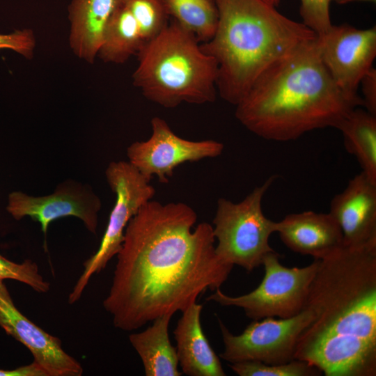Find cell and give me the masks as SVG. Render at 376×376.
Here are the masks:
<instances>
[{"mask_svg":"<svg viewBox=\"0 0 376 376\" xmlns=\"http://www.w3.org/2000/svg\"><path fill=\"white\" fill-rule=\"evenodd\" d=\"M184 203L150 200L128 222L103 307L115 327L141 328L182 312L207 290L219 289L233 267L216 253L212 226Z\"/></svg>","mask_w":376,"mask_h":376,"instance_id":"cell-1","label":"cell"},{"mask_svg":"<svg viewBox=\"0 0 376 376\" xmlns=\"http://www.w3.org/2000/svg\"><path fill=\"white\" fill-rule=\"evenodd\" d=\"M304 308L313 319L295 359L325 376L376 375V243L343 245L320 259Z\"/></svg>","mask_w":376,"mask_h":376,"instance_id":"cell-2","label":"cell"},{"mask_svg":"<svg viewBox=\"0 0 376 376\" xmlns=\"http://www.w3.org/2000/svg\"><path fill=\"white\" fill-rule=\"evenodd\" d=\"M358 107L331 77L316 36L265 71L236 105L235 117L262 139L289 141L314 130L336 128Z\"/></svg>","mask_w":376,"mask_h":376,"instance_id":"cell-3","label":"cell"},{"mask_svg":"<svg viewBox=\"0 0 376 376\" xmlns=\"http://www.w3.org/2000/svg\"><path fill=\"white\" fill-rule=\"evenodd\" d=\"M218 22L200 45L218 65L217 93L236 106L270 66L316 34L263 0H213Z\"/></svg>","mask_w":376,"mask_h":376,"instance_id":"cell-4","label":"cell"},{"mask_svg":"<svg viewBox=\"0 0 376 376\" xmlns=\"http://www.w3.org/2000/svg\"><path fill=\"white\" fill-rule=\"evenodd\" d=\"M133 84L151 102L165 108L182 102L203 104L217 96L218 65L199 42L175 21L136 54Z\"/></svg>","mask_w":376,"mask_h":376,"instance_id":"cell-5","label":"cell"},{"mask_svg":"<svg viewBox=\"0 0 376 376\" xmlns=\"http://www.w3.org/2000/svg\"><path fill=\"white\" fill-rule=\"evenodd\" d=\"M276 178L270 176L239 203L224 198L217 201L212 231L217 240L216 253L224 262L251 272L274 251L269 240L276 233L278 222L265 217L262 202Z\"/></svg>","mask_w":376,"mask_h":376,"instance_id":"cell-6","label":"cell"},{"mask_svg":"<svg viewBox=\"0 0 376 376\" xmlns=\"http://www.w3.org/2000/svg\"><path fill=\"white\" fill-rule=\"evenodd\" d=\"M280 255L269 253L263 265L265 275L260 285L251 292L233 297L220 288L207 297L223 306L244 310L253 320L265 318H288L301 312L305 306L311 284L318 271L320 259L304 267H288L279 262Z\"/></svg>","mask_w":376,"mask_h":376,"instance_id":"cell-7","label":"cell"},{"mask_svg":"<svg viewBox=\"0 0 376 376\" xmlns=\"http://www.w3.org/2000/svg\"><path fill=\"white\" fill-rule=\"evenodd\" d=\"M116 202L100 246L83 264L84 270L68 295L70 304L81 297L91 278L104 269L121 249L126 226L139 210L152 200L155 189L129 162H111L105 171Z\"/></svg>","mask_w":376,"mask_h":376,"instance_id":"cell-8","label":"cell"},{"mask_svg":"<svg viewBox=\"0 0 376 376\" xmlns=\"http://www.w3.org/2000/svg\"><path fill=\"white\" fill-rule=\"evenodd\" d=\"M313 319V313L304 308L288 318H265L253 320L239 335L233 334L219 319L224 345L220 357L230 363L245 361L280 364L295 359L297 340Z\"/></svg>","mask_w":376,"mask_h":376,"instance_id":"cell-9","label":"cell"},{"mask_svg":"<svg viewBox=\"0 0 376 376\" xmlns=\"http://www.w3.org/2000/svg\"><path fill=\"white\" fill-rule=\"evenodd\" d=\"M321 59L336 86L350 101L362 105L360 82L376 56L375 26L359 29L349 24L331 25L317 36Z\"/></svg>","mask_w":376,"mask_h":376,"instance_id":"cell-10","label":"cell"},{"mask_svg":"<svg viewBox=\"0 0 376 376\" xmlns=\"http://www.w3.org/2000/svg\"><path fill=\"white\" fill-rule=\"evenodd\" d=\"M150 124V138L135 141L127 148L128 162L148 181L155 175L161 183H167L180 164L217 157L224 150V144L215 140L180 137L159 117L152 118Z\"/></svg>","mask_w":376,"mask_h":376,"instance_id":"cell-11","label":"cell"},{"mask_svg":"<svg viewBox=\"0 0 376 376\" xmlns=\"http://www.w3.org/2000/svg\"><path fill=\"white\" fill-rule=\"evenodd\" d=\"M101 205L100 198L91 187L69 180L47 196L13 191L8 196L6 210L16 220L29 217L38 221L45 235L52 221L67 217L78 218L90 233L95 234Z\"/></svg>","mask_w":376,"mask_h":376,"instance_id":"cell-12","label":"cell"},{"mask_svg":"<svg viewBox=\"0 0 376 376\" xmlns=\"http://www.w3.org/2000/svg\"><path fill=\"white\" fill-rule=\"evenodd\" d=\"M0 327L25 346L47 376H81V363L62 347L61 340L46 332L15 306L4 281L0 280Z\"/></svg>","mask_w":376,"mask_h":376,"instance_id":"cell-13","label":"cell"},{"mask_svg":"<svg viewBox=\"0 0 376 376\" xmlns=\"http://www.w3.org/2000/svg\"><path fill=\"white\" fill-rule=\"evenodd\" d=\"M339 226L344 246L376 243V184L363 173L334 196L329 212Z\"/></svg>","mask_w":376,"mask_h":376,"instance_id":"cell-14","label":"cell"},{"mask_svg":"<svg viewBox=\"0 0 376 376\" xmlns=\"http://www.w3.org/2000/svg\"><path fill=\"white\" fill-rule=\"evenodd\" d=\"M277 222L276 233L294 252L322 259L343 245L341 230L329 213L304 211Z\"/></svg>","mask_w":376,"mask_h":376,"instance_id":"cell-15","label":"cell"},{"mask_svg":"<svg viewBox=\"0 0 376 376\" xmlns=\"http://www.w3.org/2000/svg\"><path fill=\"white\" fill-rule=\"evenodd\" d=\"M203 305L196 302L182 312L173 331L178 363L189 376H225L219 357L201 326Z\"/></svg>","mask_w":376,"mask_h":376,"instance_id":"cell-16","label":"cell"},{"mask_svg":"<svg viewBox=\"0 0 376 376\" xmlns=\"http://www.w3.org/2000/svg\"><path fill=\"white\" fill-rule=\"evenodd\" d=\"M121 0H72L69 44L80 59L93 63L107 25Z\"/></svg>","mask_w":376,"mask_h":376,"instance_id":"cell-17","label":"cell"},{"mask_svg":"<svg viewBox=\"0 0 376 376\" xmlns=\"http://www.w3.org/2000/svg\"><path fill=\"white\" fill-rule=\"evenodd\" d=\"M172 315L155 319L145 330L129 336L140 357L146 376H180L175 347L171 343L169 326Z\"/></svg>","mask_w":376,"mask_h":376,"instance_id":"cell-18","label":"cell"},{"mask_svg":"<svg viewBox=\"0 0 376 376\" xmlns=\"http://www.w3.org/2000/svg\"><path fill=\"white\" fill-rule=\"evenodd\" d=\"M345 150L357 159L363 172L376 184V115L359 107L337 125Z\"/></svg>","mask_w":376,"mask_h":376,"instance_id":"cell-19","label":"cell"},{"mask_svg":"<svg viewBox=\"0 0 376 376\" xmlns=\"http://www.w3.org/2000/svg\"><path fill=\"white\" fill-rule=\"evenodd\" d=\"M143 46L138 25L123 0L106 29L97 56L106 63L120 64Z\"/></svg>","mask_w":376,"mask_h":376,"instance_id":"cell-20","label":"cell"},{"mask_svg":"<svg viewBox=\"0 0 376 376\" xmlns=\"http://www.w3.org/2000/svg\"><path fill=\"white\" fill-rule=\"evenodd\" d=\"M169 17L202 43L214 34L218 12L213 0H162Z\"/></svg>","mask_w":376,"mask_h":376,"instance_id":"cell-21","label":"cell"},{"mask_svg":"<svg viewBox=\"0 0 376 376\" xmlns=\"http://www.w3.org/2000/svg\"><path fill=\"white\" fill-rule=\"evenodd\" d=\"M138 25L143 45L157 37L169 24L162 0H123Z\"/></svg>","mask_w":376,"mask_h":376,"instance_id":"cell-22","label":"cell"},{"mask_svg":"<svg viewBox=\"0 0 376 376\" xmlns=\"http://www.w3.org/2000/svg\"><path fill=\"white\" fill-rule=\"evenodd\" d=\"M229 367L240 376H320L322 372L306 361L293 359L280 364H266L245 361L230 363Z\"/></svg>","mask_w":376,"mask_h":376,"instance_id":"cell-23","label":"cell"},{"mask_svg":"<svg viewBox=\"0 0 376 376\" xmlns=\"http://www.w3.org/2000/svg\"><path fill=\"white\" fill-rule=\"evenodd\" d=\"M15 280L27 285L39 293L47 292L49 282L40 274L36 263L26 259L22 263H15L0 253V280Z\"/></svg>","mask_w":376,"mask_h":376,"instance_id":"cell-24","label":"cell"},{"mask_svg":"<svg viewBox=\"0 0 376 376\" xmlns=\"http://www.w3.org/2000/svg\"><path fill=\"white\" fill-rule=\"evenodd\" d=\"M332 0H300L302 23L316 36L325 33L331 26L330 3Z\"/></svg>","mask_w":376,"mask_h":376,"instance_id":"cell-25","label":"cell"},{"mask_svg":"<svg viewBox=\"0 0 376 376\" xmlns=\"http://www.w3.org/2000/svg\"><path fill=\"white\" fill-rule=\"evenodd\" d=\"M36 40L33 31L30 29H17L6 33H0V49L15 52L27 59L33 56Z\"/></svg>","mask_w":376,"mask_h":376,"instance_id":"cell-26","label":"cell"},{"mask_svg":"<svg viewBox=\"0 0 376 376\" xmlns=\"http://www.w3.org/2000/svg\"><path fill=\"white\" fill-rule=\"evenodd\" d=\"M362 106L372 114L376 115V70L373 67L362 78Z\"/></svg>","mask_w":376,"mask_h":376,"instance_id":"cell-27","label":"cell"},{"mask_svg":"<svg viewBox=\"0 0 376 376\" xmlns=\"http://www.w3.org/2000/svg\"><path fill=\"white\" fill-rule=\"evenodd\" d=\"M0 376H47V374L33 361L30 364L13 369H0Z\"/></svg>","mask_w":376,"mask_h":376,"instance_id":"cell-28","label":"cell"},{"mask_svg":"<svg viewBox=\"0 0 376 376\" xmlns=\"http://www.w3.org/2000/svg\"><path fill=\"white\" fill-rule=\"evenodd\" d=\"M334 1L338 4H345L354 1H371L375 2V0H332Z\"/></svg>","mask_w":376,"mask_h":376,"instance_id":"cell-29","label":"cell"},{"mask_svg":"<svg viewBox=\"0 0 376 376\" xmlns=\"http://www.w3.org/2000/svg\"><path fill=\"white\" fill-rule=\"evenodd\" d=\"M263 1H264L265 3H267V4L272 6L276 7L279 4L281 0H263Z\"/></svg>","mask_w":376,"mask_h":376,"instance_id":"cell-30","label":"cell"}]
</instances>
